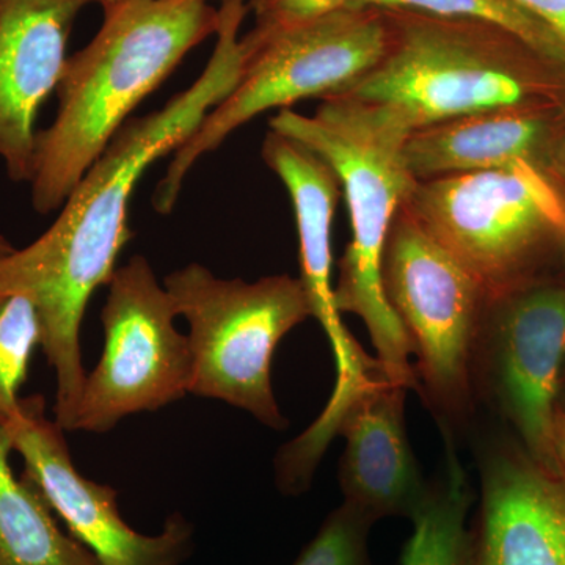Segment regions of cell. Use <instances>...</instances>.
<instances>
[{
	"instance_id": "obj_1",
	"label": "cell",
	"mask_w": 565,
	"mask_h": 565,
	"mask_svg": "<svg viewBox=\"0 0 565 565\" xmlns=\"http://www.w3.org/2000/svg\"><path fill=\"white\" fill-rule=\"evenodd\" d=\"M248 9L247 0H222L214 52L199 79L162 109L126 122L71 191L50 230L28 247L0 256V292L22 294L39 311L41 351L57 382L54 419L63 430L76 426L87 377L82 319L131 239L134 189L152 163L177 151L239 84L247 63L241 28Z\"/></svg>"
},
{
	"instance_id": "obj_9",
	"label": "cell",
	"mask_w": 565,
	"mask_h": 565,
	"mask_svg": "<svg viewBox=\"0 0 565 565\" xmlns=\"http://www.w3.org/2000/svg\"><path fill=\"white\" fill-rule=\"evenodd\" d=\"M104 303V351L85 377L74 430L104 434L128 416L156 412L191 394L192 351L174 326L177 307L150 262L118 267Z\"/></svg>"
},
{
	"instance_id": "obj_5",
	"label": "cell",
	"mask_w": 565,
	"mask_h": 565,
	"mask_svg": "<svg viewBox=\"0 0 565 565\" xmlns=\"http://www.w3.org/2000/svg\"><path fill=\"white\" fill-rule=\"evenodd\" d=\"M178 316L189 323L191 394L222 401L285 430L270 366L278 344L313 316L302 280L270 275L248 282L218 278L199 263L163 281Z\"/></svg>"
},
{
	"instance_id": "obj_11",
	"label": "cell",
	"mask_w": 565,
	"mask_h": 565,
	"mask_svg": "<svg viewBox=\"0 0 565 565\" xmlns=\"http://www.w3.org/2000/svg\"><path fill=\"white\" fill-rule=\"evenodd\" d=\"M408 390L379 377L360 386L333 415L321 416L303 437L286 445L277 471L291 486L307 489L329 438H345L340 460L343 503L379 522L412 520L429 492L405 429Z\"/></svg>"
},
{
	"instance_id": "obj_27",
	"label": "cell",
	"mask_w": 565,
	"mask_h": 565,
	"mask_svg": "<svg viewBox=\"0 0 565 565\" xmlns=\"http://www.w3.org/2000/svg\"><path fill=\"white\" fill-rule=\"evenodd\" d=\"M14 247L11 245L10 241L7 239L3 234H0V256L9 255V253L13 252Z\"/></svg>"
},
{
	"instance_id": "obj_21",
	"label": "cell",
	"mask_w": 565,
	"mask_h": 565,
	"mask_svg": "<svg viewBox=\"0 0 565 565\" xmlns=\"http://www.w3.org/2000/svg\"><path fill=\"white\" fill-rule=\"evenodd\" d=\"M373 525V520L343 503L327 515L292 565H374L367 545Z\"/></svg>"
},
{
	"instance_id": "obj_29",
	"label": "cell",
	"mask_w": 565,
	"mask_h": 565,
	"mask_svg": "<svg viewBox=\"0 0 565 565\" xmlns=\"http://www.w3.org/2000/svg\"><path fill=\"white\" fill-rule=\"evenodd\" d=\"M264 2H266V0H248V7H253V9L258 10Z\"/></svg>"
},
{
	"instance_id": "obj_8",
	"label": "cell",
	"mask_w": 565,
	"mask_h": 565,
	"mask_svg": "<svg viewBox=\"0 0 565 565\" xmlns=\"http://www.w3.org/2000/svg\"><path fill=\"white\" fill-rule=\"evenodd\" d=\"M407 206L489 297L522 285L546 237L565 236V196L533 162L418 181Z\"/></svg>"
},
{
	"instance_id": "obj_24",
	"label": "cell",
	"mask_w": 565,
	"mask_h": 565,
	"mask_svg": "<svg viewBox=\"0 0 565 565\" xmlns=\"http://www.w3.org/2000/svg\"><path fill=\"white\" fill-rule=\"evenodd\" d=\"M546 169L553 182H559L565 188V121L556 129L550 143L548 154H546Z\"/></svg>"
},
{
	"instance_id": "obj_28",
	"label": "cell",
	"mask_w": 565,
	"mask_h": 565,
	"mask_svg": "<svg viewBox=\"0 0 565 565\" xmlns=\"http://www.w3.org/2000/svg\"><path fill=\"white\" fill-rule=\"evenodd\" d=\"M96 3H102L103 9L115 6V3L122 2V0H95Z\"/></svg>"
},
{
	"instance_id": "obj_15",
	"label": "cell",
	"mask_w": 565,
	"mask_h": 565,
	"mask_svg": "<svg viewBox=\"0 0 565 565\" xmlns=\"http://www.w3.org/2000/svg\"><path fill=\"white\" fill-rule=\"evenodd\" d=\"M95 0H0V158L31 182L36 120L57 92L77 17Z\"/></svg>"
},
{
	"instance_id": "obj_3",
	"label": "cell",
	"mask_w": 565,
	"mask_h": 565,
	"mask_svg": "<svg viewBox=\"0 0 565 565\" xmlns=\"http://www.w3.org/2000/svg\"><path fill=\"white\" fill-rule=\"evenodd\" d=\"M270 131L310 148L332 167L340 180L352 239L340 264L334 305L362 319L382 370L393 384L418 392L414 345L382 285V259L396 212L407 203L416 181L404 161L411 129L377 104L333 96L313 117L289 109L270 118Z\"/></svg>"
},
{
	"instance_id": "obj_19",
	"label": "cell",
	"mask_w": 565,
	"mask_h": 565,
	"mask_svg": "<svg viewBox=\"0 0 565 565\" xmlns=\"http://www.w3.org/2000/svg\"><path fill=\"white\" fill-rule=\"evenodd\" d=\"M351 9L407 11L487 25L511 36L550 62L565 61V46L555 33L512 0H356Z\"/></svg>"
},
{
	"instance_id": "obj_22",
	"label": "cell",
	"mask_w": 565,
	"mask_h": 565,
	"mask_svg": "<svg viewBox=\"0 0 565 565\" xmlns=\"http://www.w3.org/2000/svg\"><path fill=\"white\" fill-rule=\"evenodd\" d=\"M355 2L356 0H266L256 10V28L243 36L245 55L250 57L264 41L273 39L277 33L351 9Z\"/></svg>"
},
{
	"instance_id": "obj_12",
	"label": "cell",
	"mask_w": 565,
	"mask_h": 565,
	"mask_svg": "<svg viewBox=\"0 0 565 565\" xmlns=\"http://www.w3.org/2000/svg\"><path fill=\"white\" fill-rule=\"evenodd\" d=\"M0 423L24 462L22 476L99 564L180 565L188 557L193 534L188 520L173 514L156 535L132 530L118 511L117 490L79 473L65 430L47 418L43 397H25L20 411Z\"/></svg>"
},
{
	"instance_id": "obj_16",
	"label": "cell",
	"mask_w": 565,
	"mask_h": 565,
	"mask_svg": "<svg viewBox=\"0 0 565 565\" xmlns=\"http://www.w3.org/2000/svg\"><path fill=\"white\" fill-rule=\"evenodd\" d=\"M552 125L526 106L462 115L414 129L404 143V161L416 181L451 174L508 169L516 162L541 166L548 154Z\"/></svg>"
},
{
	"instance_id": "obj_7",
	"label": "cell",
	"mask_w": 565,
	"mask_h": 565,
	"mask_svg": "<svg viewBox=\"0 0 565 565\" xmlns=\"http://www.w3.org/2000/svg\"><path fill=\"white\" fill-rule=\"evenodd\" d=\"M390 13L399 22L390 24L384 58L337 96L384 106L414 131L475 111L526 106L537 92V81L481 33L484 25Z\"/></svg>"
},
{
	"instance_id": "obj_2",
	"label": "cell",
	"mask_w": 565,
	"mask_h": 565,
	"mask_svg": "<svg viewBox=\"0 0 565 565\" xmlns=\"http://www.w3.org/2000/svg\"><path fill=\"white\" fill-rule=\"evenodd\" d=\"M218 22L210 0H122L104 9L95 39L66 61L55 120L36 134L33 210H61L129 115Z\"/></svg>"
},
{
	"instance_id": "obj_20",
	"label": "cell",
	"mask_w": 565,
	"mask_h": 565,
	"mask_svg": "<svg viewBox=\"0 0 565 565\" xmlns=\"http://www.w3.org/2000/svg\"><path fill=\"white\" fill-rule=\"evenodd\" d=\"M41 348L39 311L22 294L0 292V422L20 411L33 352Z\"/></svg>"
},
{
	"instance_id": "obj_4",
	"label": "cell",
	"mask_w": 565,
	"mask_h": 565,
	"mask_svg": "<svg viewBox=\"0 0 565 565\" xmlns=\"http://www.w3.org/2000/svg\"><path fill=\"white\" fill-rule=\"evenodd\" d=\"M386 302L414 345L418 393L437 419L445 444L475 422L473 363L487 292L430 236L407 203L394 215L384 259Z\"/></svg>"
},
{
	"instance_id": "obj_10",
	"label": "cell",
	"mask_w": 565,
	"mask_h": 565,
	"mask_svg": "<svg viewBox=\"0 0 565 565\" xmlns=\"http://www.w3.org/2000/svg\"><path fill=\"white\" fill-rule=\"evenodd\" d=\"M565 364V285H522L487 297L473 363L482 397L514 426L527 455L563 471L555 446Z\"/></svg>"
},
{
	"instance_id": "obj_23",
	"label": "cell",
	"mask_w": 565,
	"mask_h": 565,
	"mask_svg": "<svg viewBox=\"0 0 565 565\" xmlns=\"http://www.w3.org/2000/svg\"><path fill=\"white\" fill-rule=\"evenodd\" d=\"M555 33L565 46V0H512Z\"/></svg>"
},
{
	"instance_id": "obj_6",
	"label": "cell",
	"mask_w": 565,
	"mask_h": 565,
	"mask_svg": "<svg viewBox=\"0 0 565 565\" xmlns=\"http://www.w3.org/2000/svg\"><path fill=\"white\" fill-rule=\"evenodd\" d=\"M388 46L390 22L384 11L371 9L341 10L264 41L236 88L173 152L152 196L156 211L172 212L192 167L234 131L264 111L337 96L373 70Z\"/></svg>"
},
{
	"instance_id": "obj_26",
	"label": "cell",
	"mask_w": 565,
	"mask_h": 565,
	"mask_svg": "<svg viewBox=\"0 0 565 565\" xmlns=\"http://www.w3.org/2000/svg\"><path fill=\"white\" fill-rule=\"evenodd\" d=\"M557 408H559V411L565 412V364H564L563 375H561L559 397H557Z\"/></svg>"
},
{
	"instance_id": "obj_18",
	"label": "cell",
	"mask_w": 565,
	"mask_h": 565,
	"mask_svg": "<svg viewBox=\"0 0 565 565\" xmlns=\"http://www.w3.org/2000/svg\"><path fill=\"white\" fill-rule=\"evenodd\" d=\"M471 503L473 492L456 445L446 444L444 475L430 482L426 500L412 519L414 534L404 545L401 565H470Z\"/></svg>"
},
{
	"instance_id": "obj_13",
	"label": "cell",
	"mask_w": 565,
	"mask_h": 565,
	"mask_svg": "<svg viewBox=\"0 0 565 565\" xmlns=\"http://www.w3.org/2000/svg\"><path fill=\"white\" fill-rule=\"evenodd\" d=\"M478 467L470 565H565V473L498 441L479 444Z\"/></svg>"
},
{
	"instance_id": "obj_17",
	"label": "cell",
	"mask_w": 565,
	"mask_h": 565,
	"mask_svg": "<svg viewBox=\"0 0 565 565\" xmlns=\"http://www.w3.org/2000/svg\"><path fill=\"white\" fill-rule=\"evenodd\" d=\"M11 452L0 423V565H102L90 550L63 533L35 486L13 473Z\"/></svg>"
},
{
	"instance_id": "obj_25",
	"label": "cell",
	"mask_w": 565,
	"mask_h": 565,
	"mask_svg": "<svg viewBox=\"0 0 565 565\" xmlns=\"http://www.w3.org/2000/svg\"><path fill=\"white\" fill-rule=\"evenodd\" d=\"M555 446L557 459L565 473V412H557L555 424Z\"/></svg>"
},
{
	"instance_id": "obj_14",
	"label": "cell",
	"mask_w": 565,
	"mask_h": 565,
	"mask_svg": "<svg viewBox=\"0 0 565 565\" xmlns=\"http://www.w3.org/2000/svg\"><path fill=\"white\" fill-rule=\"evenodd\" d=\"M263 159L291 196L299 233L300 280L313 318L321 323L333 349L338 379L332 403H344L360 386L386 375L379 360L363 352L348 332L334 305L332 223L343 193L340 180L321 156L275 131L264 139Z\"/></svg>"
}]
</instances>
